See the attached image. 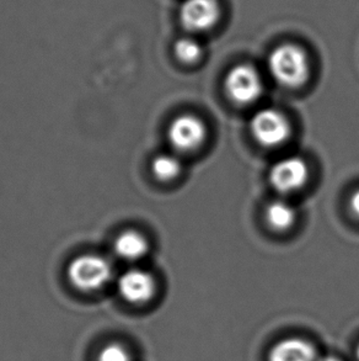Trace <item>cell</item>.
Returning a JSON list of instances; mask_svg holds the SVG:
<instances>
[{
	"mask_svg": "<svg viewBox=\"0 0 359 361\" xmlns=\"http://www.w3.org/2000/svg\"><path fill=\"white\" fill-rule=\"evenodd\" d=\"M268 69L279 85L296 89L308 82L310 75V61L306 49L301 46L283 44L270 54Z\"/></svg>",
	"mask_w": 359,
	"mask_h": 361,
	"instance_id": "1",
	"label": "cell"
},
{
	"mask_svg": "<svg viewBox=\"0 0 359 361\" xmlns=\"http://www.w3.org/2000/svg\"><path fill=\"white\" fill-rule=\"evenodd\" d=\"M67 276L69 283L79 291L94 293L111 281V264L99 254L79 255L69 263Z\"/></svg>",
	"mask_w": 359,
	"mask_h": 361,
	"instance_id": "2",
	"label": "cell"
},
{
	"mask_svg": "<svg viewBox=\"0 0 359 361\" xmlns=\"http://www.w3.org/2000/svg\"><path fill=\"white\" fill-rule=\"evenodd\" d=\"M250 131L258 145L276 148L284 145L291 137V122L277 109H261L253 114L250 121Z\"/></svg>",
	"mask_w": 359,
	"mask_h": 361,
	"instance_id": "3",
	"label": "cell"
},
{
	"mask_svg": "<svg viewBox=\"0 0 359 361\" xmlns=\"http://www.w3.org/2000/svg\"><path fill=\"white\" fill-rule=\"evenodd\" d=\"M224 88L234 103L250 105L263 95V78L253 66L238 64L225 75Z\"/></svg>",
	"mask_w": 359,
	"mask_h": 361,
	"instance_id": "4",
	"label": "cell"
},
{
	"mask_svg": "<svg viewBox=\"0 0 359 361\" xmlns=\"http://www.w3.org/2000/svg\"><path fill=\"white\" fill-rule=\"evenodd\" d=\"M309 178V166L298 156L282 158L272 166L270 183L282 195L293 194L306 185Z\"/></svg>",
	"mask_w": 359,
	"mask_h": 361,
	"instance_id": "5",
	"label": "cell"
},
{
	"mask_svg": "<svg viewBox=\"0 0 359 361\" xmlns=\"http://www.w3.org/2000/svg\"><path fill=\"white\" fill-rule=\"evenodd\" d=\"M207 127L201 118L184 114L174 118L168 128V138L171 146L179 152H192L203 145Z\"/></svg>",
	"mask_w": 359,
	"mask_h": 361,
	"instance_id": "6",
	"label": "cell"
},
{
	"mask_svg": "<svg viewBox=\"0 0 359 361\" xmlns=\"http://www.w3.org/2000/svg\"><path fill=\"white\" fill-rule=\"evenodd\" d=\"M222 14L218 0H184L180 21L189 32H204L214 27Z\"/></svg>",
	"mask_w": 359,
	"mask_h": 361,
	"instance_id": "7",
	"label": "cell"
},
{
	"mask_svg": "<svg viewBox=\"0 0 359 361\" xmlns=\"http://www.w3.org/2000/svg\"><path fill=\"white\" fill-rule=\"evenodd\" d=\"M118 293L126 302L141 306L151 301L156 291V279L143 269H130L117 280Z\"/></svg>",
	"mask_w": 359,
	"mask_h": 361,
	"instance_id": "8",
	"label": "cell"
},
{
	"mask_svg": "<svg viewBox=\"0 0 359 361\" xmlns=\"http://www.w3.org/2000/svg\"><path fill=\"white\" fill-rule=\"evenodd\" d=\"M313 343L299 337L286 338L277 342L268 354V361H317Z\"/></svg>",
	"mask_w": 359,
	"mask_h": 361,
	"instance_id": "9",
	"label": "cell"
},
{
	"mask_svg": "<svg viewBox=\"0 0 359 361\" xmlns=\"http://www.w3.org/2000/svg\"><path fill=\"white\" fill-rule=\"evenodd\" d=\"M113 249L120 258L134 262L148 253L149 243L138 231L128 230L117 237Z\"/></svg>",
	"mask_w": 359,
	"mask_h": 361,
	"instance_id": "10",
	"label": "cell"
},
{
	"mask_svg": "<svg viewBox=\"0 0 359 361\" xmlns=\"http://www.w3.org/2000/svg\"><path fill=\"white\" fill-rule=\"evenodd\" d=\"M265 217L268 226L275 231H286L296 224V210L289 201H272L266 207Z\"/></svg>",
	"mask_w": 359,
	"mask_h": 361,
	"instance_id": "11",
	"label": "cell"
},
{
	"mask_svg": "<svg viewBox=\"0 0 359 361\" xmlns=\"http://www.w3.org/2000/svg\"><path fill=\"white\" fill-rule=\"evenodd\" d=\"M182 171L179 157L171 153H164L154 158L151 163V171L156 179L161 181L174 180Z\"/></svg>",
	"mask_w": 359,
	"mask_h": 361,
	"instance_id": "12",
	"label": "cell"
},
{
	"mask_svg": "<svg viewBox=\"0 0 359 361\" xmlns=\"http://www.w3.org/2000/svg\"><path fill=\"white\" fill-rule=\"evenodd\" d=\"M174 52L179 61L187 64L197 62L203 54L201 44L192 37H182L177 39L174 46Z\"/></svg>",
	"mask_w": 359,
	"mask_h": 361,
	"instance_id": "13",
	"label": "cell"
},
{
	"mask_svg": "<svg viewBox=\"0 0 359 361\" xmlns=\"http://www.w3.org/2000/svg\"><path fill=\"white\" fill-rule=\"evenodd\" d=\"M96 361H133L131 353L120 343H111L99 353Z\"/></svg>",
	"mask_w": 359,
	"mask_h": 361,
	"instance_id": "14",
	"label": "cell"
},
{
	"mask_svg": "<svg viewBox=\"0 0 359 361\" xmlns=\"http://www.w3.org/2000/svg\"><path fill=\"white\" fill-rule=\"evenodd\" d=\"M350 209L352 214L359 219V189L351 195Z\"/></svg>",
	"mask_w": 359,
	"mask_h": 361,
	"instance_id": "15",
	"label": "cell"
},
{
	"mask_svg": "<svg viewBox=\"0 0 359 361\" xmlns=\"http://www.w3.org/2000/svg\"><path fill=\"white\" fill-rule=\"evenodd\" d=\"M317 361H342L340 357H335V355H325L317 359Z\"/></svg>",
	"mask_w": 359,
	"mask_h": 361,
	"instance_id": "16",
	"label": "cell"
},
{
	"mask_svg": "<svg viewBox=\"0 0 359 361\" xmlns=\"http://www.w3.org/2000/svg\"><path fill=\"white\" fill-rule=\"evenodd\" d=\"M355 357H357V360L359 361V344L358 347H357V349H355Z\"/></svg>",
	"mask_w": 359,
	"mask_h": 361,
	"instance_id": "17",
	"label": "cell"
}]
</instances>
